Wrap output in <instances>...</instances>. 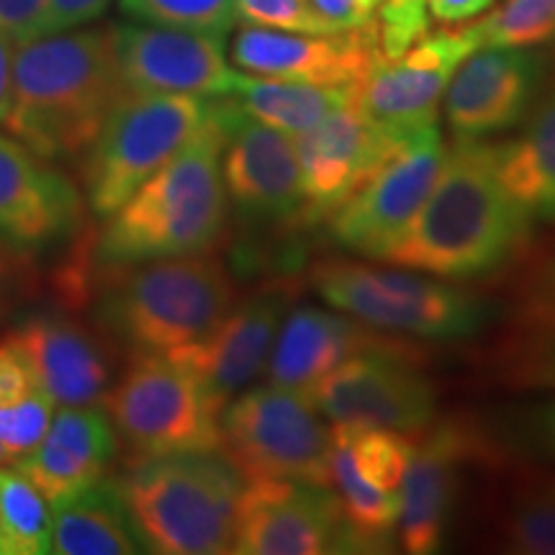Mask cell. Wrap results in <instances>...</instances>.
Wrapping results in <instances>:
<instances>
[{"label":"cell","instance_id":"obj_1","mask_svg":"<svg viewBox=\"0 0 555 555\" xmlns=\"http://www.w3.org/2000/svg\"><path fill=\"white\" fill-rule=\"evenodd\" d=\"M532 219L499 183L494 144L455 142L425 204L380 262L470 281L519 258Z\"/></svg>","mask_w":555,"mask_h":555},{"label":"cell","instance_id":"obj_2","mask_svg":"<svg viewBox=\"0 0 555 555\" xmlns=\"http://www.w3.org/2000/svg\"><path fill=\"white\" fill-rule=\"evenodd\" d=\"M124 93L111 26L39 34L16 41L3 127L47 163L78 165Z\"/></svg>","mask_w":555,"mask_h":555},{"label":"cell","instance_id":"obj_3","mask_svg":"<svg viewBox=\"0 0 555 555\" xmlns=\"http://www.w3.org/2000/svg\"><path fill=\"white\" fill-rule=\"evenodd\" d=\"M224 124L217 108L189 144L144 180L95 234L99 266L211 253L224 240L229 196L221 176Z\"/></svg>","mask_w":555,"mask_h":555},{"label":"cell","instance_id":"obj_4","mask_svg":"<svg viewBox=\"0 0 555 555\" xmlns=\"http://www.w3.org/2000/svg\"><path fill=\"white\" fill-rule=\"evenodd\" d=\"M95 322L124 352H170L206 337L234 307V283L211 253L99 266Z\"/></svg>","mask_w":555,"mask_h":555},{"label":"cell","instance_id":"obj_5","mask_svg":"<svg viewBox=\"0 0 555 555\" xmlns=\"http://www.w3.org/2000/svg\"><path fill=\"white\" fill-rule=\"evenodd\" d=\"M114 483L144 551L232 553L245 476L221 450L124 461Z\"/></svg>","mask_w":555,"mask_h":555},{"label":"cell","instance_id":"obj_6","mask_svg":"<svg viewBox=\"0 0 555 555\" xmlns=\"http://www.w3.org/2000/svg\"><path fill=\"white\" fill-rule=\"evenodd\" d=\"M311 286L330 307L367 327L420 339H466L491 322L481 296L404 270L358 260H319Z\"/></svg>","mask_w":555,"mask_h":555},{"label":"cell","instance_id":"obj_7","mask_svg":"<svg viewBox=\"0 0 555 555\" xmlns=\"http://www.w3.org/2000/svg\"><path fill=\"white\" fill-rule=\"evenodd\" d=\"M211 101L198 95L127 93L108 114L95 142L78 159L80 191L106 219L144 180L176 157L208 119Z\"/></svg>","mask_w":555,"mask_h":555},{"label":"cell","instance_id":"obj_8","mask_svg":"<svg viewBox=\"0 0 555 555\" xmlns=\"http://www.w3.org/2000/svg\"><path fill=\"white\" fill-rule=\"evenodd\" d=\"M124 461L219 450V412L201 386L165 352H131L103 397Z\"/></svg>","mask_w":555,"mask_h":555},{"label":"cell","instance_id":"obj_9","mask_svg":"<svg viewBox=\"0 0 555 555\" xmlns=\"http://www.w3.org/2000/svg\"><path fill=\"white\" fill-rule=\"evenodd\" d=\"M219 450L245 478H291L332 489V427L309 393L266 384L221 409Z\"/></svg>","mask_w":555,"mask_h":555},{"label":"cell","instance_id":"obj_10","mask_svg":"<svg viewBox=\"0 0 555 555\" xmlns=\"http://www.w3.org/2000/svg\"><path fill=\"white\" fill-rule=\"evenodd\" d=\"M335 425L422 433L435 422L437 388L416 371V352L404 343L371 347L347 358L309 391Z\"/></svg>","mask_w":555,"mask_h":555},{"label":"cell","instance_id":"obj_11","mask_svg":"<svg viewBox=\"0 0 555 555\" xmlns=\"http://www.w3.org/2000/svg\"><path fill=\"white\" fill-rule=\"evenodd\" d=\"M232 553H358L335 489L291 478H245Z\"/></svg>","mask_w":555,"mask_h":555},{"label":"cell","instance_id":"obj_12","mask_svg":"<svg viewBox=\"0 0 555 555\" xmlns=\"http://www.w3.org/2000/svg\"><path fill=\"white\" fill-rule=\"evenodd\" d=\"M442 134L425 127L330 214L332 240L350 253L378 260L425 204L446 163Z\"/></svg>","mask_w":555,"mask_h":555},{"label":"cell","instance_id":"obj_13","mask_svg":"<svg viewBox=\"0 0 555 555\" xmlns=\"http://www.w3.org/2000/svg\"><path fill=\"white\" fill-rule=\"evenodd\" d=\"M227 139L221 176L240 217L255 227H281L301 219V165L288 134L247 116L232 95L214 101Z\"/></svg>","mask_w":555,"mask_h":555},{"label":"cell","instance_id":"obj_14","mask_svg":"<svg viewBox=\"0 0 555 555\" xmlns=\"http://www.w3.org/2000/svg\"><path fill=\"white\" fill-rule=\"evenodd\" d=\"M86 227L80 185L60 165L0 134V247L31 258L75 240Z\"/></svg>","mask_w":555,"mask_h":555},{"label":"cell","instance_id":"obj_15","mask_svg":"<svg viewBox=\"0 0 555 555\" xmlns=\"http://www.w3.org/2000/svg\"><path fill=\"white\" fill-rule=\"evenodd\" d=\"M291 301V283H268L242 304H234L206 337L176 347L165 356L191 373L211 406L221 414L229 401L266 371Z\"/></svg>","mask_w":555,"mask_h":555},{"label":"cell","instance_id":"obj_16","mask_svg":"<svg viewBox=\"0 0 555 555\" xmlns=\"http://www.w3.org/2000/svg\"><path fill=\"white\" fill-rule=\"evenodd\" d=\"M116 67L131 93H172L219 99L237 73L227 62V37L157 24H111Z\"/></svg>","mask_w":555,"mask_h":555},{"label":"cell","instance_id":"obj_17","mask_svg":"<svg viewBox=\"0 0 555 555\" xmlns=\"http://www.w3.org/2000/svg\"><path fill=\"white\" fill-rule=\"evenodd\" d=\"M414 134H399L380 127L367 119L356 101L337 108L314 129L298 134L296 155L301 165L304 193L301 219H330V214L337 211Z\"/></svg>","mask_w":555,"mask_h":555},{"label":"cell","instance_id":"obj_18","mask_svg":"<svg viewBox=\"0 0 555 555\" xmlns=\"http://www.w3.org/2000/svg\"><path fill=\"white\" fill-rule=\"evenodd\" d=\"M476 50L468 24L429 31L399 60H378L356 88V103L367 119L399 134L433 127L450 78Z\"/></svg>","mask_w":555,"mask_h":555},{"label":"cell","instance_id":"obj_19","mask_svg":"<svg viewBox=\"0 0 555 555\" xmlns=\"http://www.w3.org/2000/svg\"><path fill=\"white\" fill-rule=\"evenodd\" d=\"M545 57L519 47H483L457 65L446 88L455 142L502 134L522 124L540 99Z\"/></svg>","mask_w":555,"mask_h":555},{"label":"cell","instance_id":"obj_20","mask_svg":"<svg viewBox=\"0 0 555 555\" xmlns=\"http://www.w3.org/2000/svg\"><path fill=\"white\" fill-rule=\"evenodd\" d=\"M34 380L57 406H95L114 386L124 350L99 322L37 317L9 332Z\"/></svg>","mask_w":555,"mask_h":555},{"label":"cell","instance_id":"obj_21","mask_svg":"<svg viewBox=\"0 0 555 555\" xmlns=\"http://www.w3.org/2000/svg\"><path fill=\"white\" fill-rule=\"evenodd\" d=\"M380 60L376 21L337 34H298L245 24L232 39V62L258 78L358 88Z\"/></svg>","mask_w":555,"mask_h":555},{"label":"cell","instance_id":"obj_22","mask_svg":"<svg viewBox=\"0 0 555 555\" xmlns=\"http://www.w3.org/2000/svg\"><path fill=\"white\" fill-rule=\"evenodd\" d=\"M483 442L466 422H440L414 440L399 491V540L412 555L437 553L455 504L457 470L481 455Z\"/></svg>","mask_w":555,"mask_h":555},{"label":"cell","instance_id":"obj_23","mask_svg":"<svg viewBox=\"0 0 555 555\" xmlns=\"http://www.w3.org/2000/svg\"><path fill=\"white\" fill-rule=\"evenodd\" d=\"M119 455V437L103 409L62 406L41 442L16 463L50 504L103 481Z\"/></svg>","mask_w":555,"mask_h":555},{"label":"cell","instance_id":"obj_24","mask_svg":"<svg viewBox=\"0 0 555 555\" xmlns=\"http://www.w3.org/2000/svg\"><path fill=\"white\" fill-rule=\"evenodd\" d=\"M388 343L391 337L367 330V324L358 319L317 307H298L288 311L278 330L266 365L268 384L309 393L347 358Z\"/></svg>","mask_w":555,"mask_h":555},{"label":"cell","instance_id":"obj_25","mask_svg":"<svg viewBox=\"0 0 555 555\" xmlns=\"http://www.w3.org/2000/svg\"><path fill=\"white\" fill-rule=\"evenodd\" d=\"M127 504L114 478L88 486L52 504V545L57 555H134L142 553Z\"/></svg>","mask_w":555,"mask_h":555},{"label":"cell","instance_id":"obj_26","mask_svg":"<svg viewBox=\"0 0 555 555\" xmlns=\"http://www.w3.org/2000/svg\"><path fill=\"white\" fill-rule=\"evenodd\" d=\"M525 134L494 144L499 183L532 221L555 219V86L527 116Z\"/></svg>","mask_w":555,"mask_h":555},{"label":"cell","instance_id":"obj_27","mask_svg":"<svg viewBox=\"0 0 555 555\" xmlns=\"http://www.w3.org/2000/svg\"><path fill=\"white\" fill-rule=\"evenodd\" d=\"M229 95L253 119L268 124L283 134L298 137L322 124L337 108L356 101V88L237 75V82Z\"/></svg>","mask_w":555,"mask_h":555},{"label":"cell","instance_id":"obj_28","mask_svg":"<svg viewBox=\"0 0 555 555\" xmlns=\"http://www.w3.org/2000/svg\"><path fill=\"white\" fill-rule=\"evenodd\" d=\"M52 545V504L18 468L0 466V555H41Z\"/></svg>","mask_w":555,"mask_h":555},{"label":"cell","instance_id":"obj_29","mask_svg":"<svg viewBox=\"0 0 555 555\" xmlns=\"http://www.w3.org/2000/svg\"><path fill=\"white\" fill-rule=\"evenodd\" d=\"M499 540L509 553L555 555V476H527L504 506Z\"/></svg>","mask_w":555,"mask_h":555},{"label":"cell","instance_id":"obj_30","mask_svg":"<svg viewBox=\"0 0 555 555\" xmlns=\"http://www.w3.org/2000/svg\"><path fill=\"white\" fill-rule=\"evenodd\" d=\"M494 378L512 388H555V327L515 324L489 358Z\"/></svg>","mask_w":555,"mask_h":555},{"label":"cell","instance_id":"obj_31","mask_svg":"<svg viewBox=\"0 0 555 555\" xmlns=\"http://www.w3.org/2000/svg\"><path fill=\"white\" fill-rule=\"evenodd\" d=\"M476 47H538L555 39V0H506L468 24Z\"/></svg>","mask_w":555,"mask_h":555},{"label":"cell","instance_id":"obj_32","mask_svg":"<svg viewBox=\"0 0 555 555\" xmlns=\"http://www.w3.org/2000/svg\"><path fill=\"white\" fill-rule=\"evenodd\" d=\"M124 16L144 24L221 34L227 37L237 21L234 0H119Z\"/></svg>","mask_w":555,"mask_h":555},{"label":"cell","instance_id":"obj_33","mask_svg":"<svg viewBox=\"0 0 555 555\" xmlns=\"http://www.w3.org/2000/svg\"><path fill=\"white\" fill-rule=\"evenodd\" d=\"M52 416L54 401L41 388H34L18 404L0 409V448L11 457V466L39 446L52 425Z\"/></svg>","mask_w":555,"mask_h":555},{"label":"cell","instance_id":"obj_34","mask_svg":"<svg viewBox=\"0 0 555 555\" xmlns=\"http://www.w3.org/2000/svg\"><path fill=\"white\" fill-rule=\"evenodd\" d=\"M240 21L266 29L298 34H337L327 18L319 16L311 0H234Z\"/></svg>","mask_w":555,"mask_h":555},{"label":"cell","instance_id":"obj_35","mask_svg":"<svg viewBox=\"0 0 555 555\" xmlns=\"http://www.w3.org/2000/svg\"><path fill=\"white\" fill-rule=\"evenodd\" d=\"M515 324L555 327V255L540 258L519 281Z\"/></svg>","mask_w":555,"mask_h":555},{"label":"cell","instance_id":"obj_36","mask_svg":"<svg viewBox=\"0 0 555 555\" xmlns=\"http://www.w3.org/2000/svg\"><path fill=\"white\" fill-rule=\"evenodd\" d=\"M37 386L29 363L11 343L9 335L0 339V409H9L26 399Z\"/></svg>","mask_w":555,"mask_h":555},{"label":"cell","instance_id":"obj_37","mask_svg":"<svg viewBox=\"0 0 555 555\" xmlns=\"http://www.w3.org/2000/svg\"><path fill=\"white\" fill-rule=\"evenodd\" d=\"M111 0H47L39 34H57L78 29L88 21L99 18Z\"/></svg>","mask_w":555,"mask_h":555},{"label":"cell","instance_id":"obj_38","mask_svg":"<svg viewBox=\"0 0 555 555\" xmlns=\"http://www.w3.org/2000/svg\"><path fill=\"white\" fill-rule=\"evenodd\" d=\"M311 5L337 31H352L371 26L376 21L380 0H311Z\"/></svg>","mask_w":555,"mask_h":555},{"label":"cell","instance_id":"obj_39","mask_svg":"<svg viewBox=\"0 0 555 555\" xmlns=\"http://www.w3.org/2000/svg\"><path fill=\"white\" fill-rule=\"evenodd\" d=\"M47 0H0V31L16 41L39 37Z\"/></svg>","mask_w":555,"mask_h":555},{"label":"cell","instance_id":"obj_40","mask_svg":"<svg viewBox=\"0 0 555 555\" xmlns=\"http://www.w3.org/2000/svg\"><path fill=\"white\" fill-rule=\"evenodd\" d=\"M525 433L535 448L543 450L545 455L555 457V399L545 404L532 406L525 416Z\"/></svg>","mask_w":555,"mask_h":555},{"label":"cell","instance_id":"obj_41","mask_svg":"<svg viewBox=\"0 0 555 555\" xmlns=\"http://www.w3.org/2000/svg\"><path fill=\"white\" fill-rule=\"evenodd\" d=\"M496 0H427L429 16L442 24H461L474 16H481Z\"/></svg>","mask_w":555,"mask_h":555},{"label":"cell","instance_id":"obj_42","mask_svg":"<svg viewBox=\"0 0 555 555\" xmlns=\"http://www.w3.org/2000/svg\"><path fill=\"white\" fill-rule=\"evenodd\" d=\"M24 281H31V278H24V273L18 270V255L11 253L9 260L0 255V322L9 317L13 301H16V288Z\"/></svg>","mask_w":555,"mask_h":555},{"label":"cell","instance_id":"obj_43","mask_svg":"<svg viewBox=\"0 0 555 555\" xmlns=\"http://www.w3.org/2000/svg\"><path fill=\"white\" fill-rule=\"evenodd\" d=\"M13 52H16V39L0 31V124L5 121L11 108V78H13Z\"/></svg>","mask_w":555,"mask_h":555},{"label":"cell","instance_id":"obj_44","mask_svg":"<svg viewBox=\"0 0 555 555\" xmlns=\"http://www.w3.org/2000/svg\"><path fill=\"white\" fill-rule=\"evenodd\" d=\"M0 466H11V457L5 455L3 448H0Z\"/></svg>","mask_w":555,"mask_h":555},{"label":"cell","instance_id":"obj_45","mask_svg":"<svg viewBox=\"0 0 555 555\" xmlns=\"http://www.w3.org/2000/svg\"><path fill=\"white\" fill-rule=\"evenodd\" d=\"M553 65H555V44H553Z\"/></svg>","mask_w":555,"mask_h":555}]
</instances>
